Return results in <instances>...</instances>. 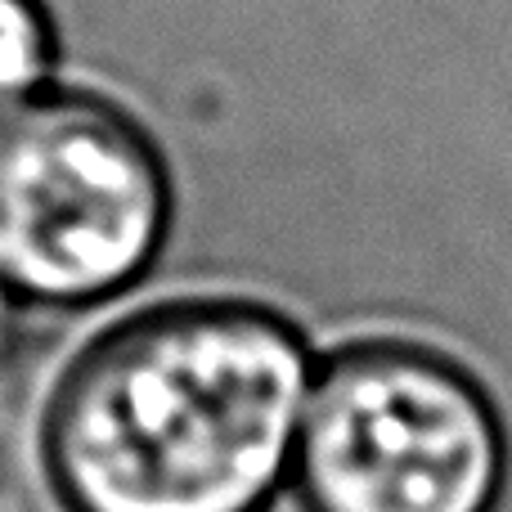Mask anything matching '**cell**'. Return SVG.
<instances>
[{"label":"cell","instance_id":"obj_3","mask_svg":"<svg viewBox=\"0 0 512 512\" xmlns=\"http://www.w3.org/2000/svg\"><path fill=\"white\" fill-rule=\"evenodd\" d=\"M171 189L149 135L86 95L0 113V288L81 306L140 279Z\"/></svg>","mask_w":512,"mask_h":512},{"label":"cell","instance_id":"obj_2","mask_svg":"<svg viewBox=\"0 0 512 512\" xmlns=\"http://www.w3.org/2000/svg\"><path fill=\"white\" fill-rule=\"evenodd\" d=\"M504 468L486 387L409 342H360L324 364L292 463L310 512H490Z\"/></svg>","mask_w":512,"mask_h":512},{"label":"cell","instance_id":"obj_1","mask_svg":"<svg viewBox=\"0 0 512 512\" xmlns=\"http://www.w3.org/2000/svg\"><path fill=\"white\" fill-rule=\"evenodd\" d=\"M310 360L248 301H171L72 360L45 414L68 512H261L297 463Z\"/></svg>","mask_w":512,"mask_h":512},{"label":"cell","instance_id":"obj_4","mask_svg":"<svg viewBox=\"0 0 512 512\" xmlns=\"http://www.w3.org/2000/svg\"><path fill=\"white\" fill-rule=\"evenodd\" d=\"M50 68V18L41 0H0V113L23 104Z\"/></svg>","mask_w":512,"mask_h":512}]
</instances>
